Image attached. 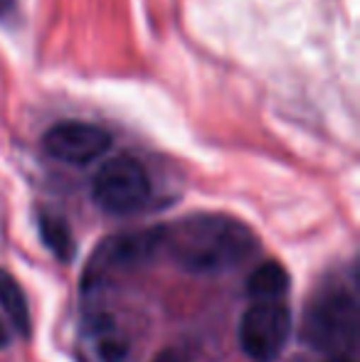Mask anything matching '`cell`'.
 <instances>
[{
  "label": "cell",
  "mask_w": 360,
  "mask_h": 362,
  "mask_svg": "<svg viewBox=\"0 0 360 362\" xmlns=\"http://www.w3.org/2000/svg\"><path fill=\"white\" fill-rule=\"evenodd\" d=\"M303 340L313 350L353 358L358 345V303L348 291H323L303 318Z\"/></svg>",
  "instance_id": "7a4b0ae2"
},
{
  "label": "cell",
  "mask_w": 360,
  "mask_h": 362,
  "mask_svg": "<svg viewBox=\"0 0 360 362\" xmlns=\"http://www.w3.org/2000/svg\"><path fill=\"white\" fill-rule=\"evenodd\" d=\"M45 151L69 165H87L111 148V136L87 121H62L54 124L42 139Z\"/></svg>",
  "instance_id": "5b68a950"
},
{
  "label": "cell",
  "mask_w": 360,
  "mask_h": 362,
  "mask_svg": "<svg viewBox=\"0 0 360 362\" xmlns=\"http://www.w3.org/2000/svg\"><path fill=\"white\" fill-rule=\"evenodd\" d=\"M161 249L190 274H222L257 252V239L242 222L225 215H195L161 227Z\"/></svg>",
  "instance_id": "6da1fadb"
},
{
  "label": "cell",
  "mask_w": 360,
  "mask_h": 362,
  "mask_svg": "<svg viewBox=\"0 0 360 362\" xmlns=\"http://www.w3.org/2000/svg\"><path fill=\"white\" fill-rule=\"evenodd\" d=\"M8 330H5V325H3V320H0V348H5L8 345Z\"/></svg>",
  "instance_id": "7c38bea8"
},
{
  "label": "cell",
  "mask_w": 360,
  "mask_h": 362,
  "mask_svg": "<svg viewBox=\"0 0 360 362\" xmlns=\"http://www.w3.org/2000/svg\"><path fill=\"white\" fill-rule=\"evenodd\" d=\"M328 362H356L353 358H348V355H336V358H331Z\"/></svg>",
  "instance_id": "5bb4252c"
},
{
  "label": "cell",
  "mask_w": 360,
  "mask_h": 362,
  "mask_svg": "<svg viewBox=\"0 0 360 362\" xmlns=\"http://www.w3.org/2000/svg\"><path fill=\"white\" fill-rule=\"evenodd\" d=\"M84 362H124L129 358V340L121 333L116 320L106 313L91 315L82 325Z\"/></svg>",
  "instance_id": "8992f818"
},
{
  "label": "cell",
  "mask_w": 360,
  "mask_h": 362,
  "mask_svg": "<svg viewBox=\"0 0 360 362\" xmlns=\"http://www.w3.org/2000/svg\"><path fill=\"white\" fill-rule=\"evenodd\" d=\"M91 195H94L96 205L111 215L139 212L151 197L149 173L134 158H111L96 173Z\"/></svg>",
  "instance_id": "3957f363"
},
{
  "label": "cell",
  "mask_w": 360,
  "mask_h": 362,
  "mask_svg": "<svg viewBox=\"0 0 360 362\" xmlns=\"http://www.w3.org/2000/svg\"><path fill=\"white\" fill-rule=\"evenodd\" d=\"M153 362H180V358L175 353H161Z\"/></svg>",
  "instance_id": "8fae6325"
},
{
  "label": "cell",
  "mask_w": 360,
  "mask_h": 362,
  "mask_svg": "<svg viewBox=\"0 0 360 362\" xmlns=\"http://www.w3.org/2000/svg\"><path fill=\"white\" fill-rule=\"evenodd\" d=\"M291 333V313L281 298L255 300L240 320V348L255 362L279 358Z\"/></svg>",
  "instance_id": "277c9868"
},
{
  "label": "cell",
  "mask_w": 360,
  "mask_h": 362,
  "mask_svg": "<svg viewBox=\"0 0 360 362\" xmlns=\"http://www.w3.org/2000/svg\"><path fill=\"white\" fill-rule=\"evenodd\" d=\"M0 308L5 310L8 320L20 335H30L33 320H30L28 298H25L20 284L8 272H3V269H0Z\"/></svg>",
  "instance_id": "ba28073f"
},
{
  "label": "cell",
  "mask_w": 360,
  "mask_h": 362,
  "mask_svg": "<svg viewBox=\"0 0 360 362\" xmlns=\"http://www.w3.org/2000/svg\"><path fill=\"white\" fill-rule=\"evenodd\" d=\"M40 237L47 244V249L59 259L69 262L74 257V237L69 224L57 215H42L40 217Z\"/></svg>",
  "instance_id": "30bf717a"
},
{
  "label": "cell",
  "mask_w": 360,
  "mask_h": 362,
  "mask_svg": "<svg viewBox=\"0 0 360 362\" xmlns=\"http://www.w3.org/2000/svg\"><path fill=\"white\" fill-rule=\"evenodd\" d=\"M161 249V227L151 232L126 234V237H111L99 247L94 257V264L104 267H131L151 259Z\"/></svg>",
  "instance_id": "52a82bcc"
},
{
  "label": "cell",
  "mask_w": 360,
  "mask_h": 362,
  "mask_svg": "<svg viewBox=\"0 0 360 362\" xmlns=\"http://www.w3.org/2000/svg\"><path fill=\"white\" fill-rule=\"evenodd\" d=\"M15 5V0H0V15H5Z\"/></svg>",
  "instance_id": "4fadbf2b"
},
{
  "label": "cell",
  "mask_w": 360,
  "mask_h": 362,
  "mask_svg": "<svg viewBox=\"0 0 360 362\" xmlns=\"http://www.w3.org/2000/svg\"><path fill=\"white\" fill-rule=\"evenodd\" d=\"M289 291V274L279 262H265L247 279V293L255 300L281 298Z\"/></svg>",
  "instance_id": "9c48e42d"
}]
</instances>
